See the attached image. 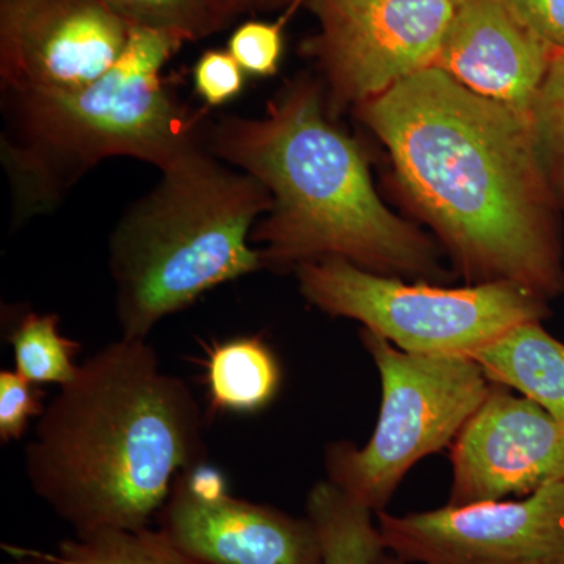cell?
<instances>
[{
	"mask_svg": "<svg viewBox=\"0 0 564 564\" xmlns=\"http://www.w3.org/2000/svg\"><path fill=\"white\" fill-rule=\"evenodd\" d=\"M352 113L381 141L395 191L466 285L564 292L560 206L530 117L432 66Z\"/></svg>",
	"mask_w": 564,
	"mask_h": 564,
	"instance_id": "1",
	"label": "cell"
},
{
	"mask_svg": "<svg viewBox=\"0 0 564 564\" xmlns=\"http://www.w3.org/2000/svg\"><path fill=\"white\" fill-rule=\"evenodd\" d=\"M204 147L265 185L273 207L256 223L262 269L295 272L339 258L381 276L447 285L456 280L432 234L386 206L358 140L334 122L313 74L289 80L262 118L207 121Z\"/></svg>",
	"mask_w": 564,
	"mask_h": 564,
	"instance_id": "2",
	"label": "cell"
},
{
	"mask_svg": "<svg viewBox=\"0 0 564 564\" xmlns=\"http://www.w3.org/2000/svg\"><path fill=\"white\" fill-rule=\"evenodd\" d=\"M204 458L202 410L188 386L163 372L147 340L121 337L46 404L25 475L76 534L144 530L177 477Z\"/></svg>",
	"mask_w": 564,
	"mask_h": 564,
	"instance_id": "3",
	"label": "cell"
},
{
	"mask_svg": "<svg viewBox=\"0 0 564 564\" xmlns=\"http://www.w3.org/2000/svg\"><path fill=\"white\" fill-rule=\"evenodd\" d=\"M184 41L132 28L117 65L76 90H3L2 159L20 212L54 207L104 159L133 158L163 170L204 147V111L188 110L162 77Z\"/></svg>",
	"mask_w": 564,
	"mask_h": 564,
	"instance_id": "4",
	"label": "cell"
},
{
	"mask_svg": "<svg viewBox=\"0 0 564 564\" xmlns=\"http://www.w3.org/2000/svg\"><path fill=\"white\" fill-rule=\"evenodd\" d=\"M162 180L118 223L110 273L122 339L147 340L163 318L203 293L262 270L251 232L273 198L206 147L162 170Z\"/></svg>",
	"mask_w": 564,
	"mask_h": 564,
	"instance_id": "5",
	"label": "cell"
},
{
	"mask_svg": "<svg viewBox=\"0 0 564 564\" xmlns=\"http://www.w3.org/2000/svg\"><path fill=\"white\" fill-rule=\"evenodd\" d=\"M359 339L380 375V415L366 445L334 441L323 463L326 480L378 513L415 464L454 444L491 381L469 356L415 355L366 328Z\"/></svg>",
	"mask_w": 564,
	"mask_h": 564,
	"instance_id": "6",
	"label": "cell"
},
{
	"mask_svg": "<svg viewBox=\"0 0 564 564\" xmlns=\"http://www.w3.org/2000/svg\"><path fill=\"white\" fill-rule=\"evenodd\" d=\"M293 274L311 306L415 355L470 356L551 314L547 300L514 282L452 289L381 276L339 258L302 263Z\"/></svg>",
	"mask_w": 564,
	"mask_h": 564,
	"instance_id": "7",
	"label": "cell"
},
{
	"mask_svg": "<svg viewBox=\"0 0 564 564\" xmlns=\"http://www.w3.org/2000/svg\"><path fill=\"white\" fill-rule=\"evenodd\" d=\"M455 0H306L317 20L302 43L325 88L332 117L432 68Z\"/></svg>",
	"mask_w": 564,
	"mask_h": 564,
	"instance_id": "8",
	"label": "cell"
},
{
	"mask_svg": "<svg viewBox=\"0 0 564 564\" xmlns=\"http://www.w3.org/2000/svg\"><path fill=\"white\" fill-rule=\"evenodd\" d=\"M377 524L406 564H564V481L510 502L378 511Z\"/></svg>",
	"mask_w": 564,
	"mask_h": 564,
	"instance_id": "9",
	"label": "cell"
},
{
	"mask_svg": "<svg viewBox=\"0 0 564 564\" xmlns=\"http://www.w3.org/2000/svg\"><path fill=\"white\" fill-rule=\"evenodd\" d=\"M158 524L188 564H323L306 516L231 496L206 463L177 477Z\"/></svg>",
	"mask_w": 564,
	"mask_h": 564,
	"instance_id": "10",
	"label": "cell"
},
{
	"mask_svg": "<svg viewBox=\"0 0 564 564\" xmlns=\"http://www.w3.org/2000/svg\"><path fill=\"white\" fill-rule=\"evenodd\" d=\"M132 25L102 0H25L0 7L3 90H76L120 61Z\"/></svg>",
	"mask_w": 564,
	"mask_h": 564,
	"instance_id": "11",
	"label": "cell"
},
{
	"mask_svg": "<svg viewBox=\"0 0 564 564\" xmlns=\"http://www.w3.org/2000/svg\"><path fill=\"white\" fill-rule=\"evenodd\" d=\"M447 505L530 496L564 481V425L540 404L491 383L485 402L451 445Z\"/></svg>",
	"mask_w": 564,
	"mask_h": 564,
	"instance_id": "12",
	"label": "cell"
},
{
	"mask_svg": "<svg viewBox=\"0 0 564 564\" xmlns=\"http://www.w3.org/2000/svg\"><path fill=\"white\" fill-rule=\"evenodd\" d=\"M555 52L508 0H455L434 66L477 95L530 115Z\"/></svg>",
	"mask_w": 564,
	"mask_h": 564,
	"instance_id": "13",
	"label": "cell"
},
{
	"mask_svg": "<svg viewBox=\"0 0 564 564\" xmlns=\"http://www.w3.org/2000/svg\"><path fill=\"white\" fill-rule=\"evenodd\" d=\"M491 383L540 404L564 425V344L527 322L469 356Z\"/></svg>",
	"mask_w": 564,
	"mask_h": 564,
	"instance_id": "14",
	"label": "cell"
},
{
	"mask_svg": "<svg viewBox=\"0 0 564 564\" xmlns=\"http://www.w3.org/2000/svg\"><path fill=\"white\" fill-rule=\"evenodd\" d=\"M202 367L210 414H256L280 392V361L261 336L204 345Z\"/></svg>",
	"mask_w": 564,
	"mask_h": 564,
	"instance_id": "15",
	"label": "cell"
},
{
	"mask_svg": "<svg viewBox=\"0 0 564 564\" xmlns=\"http://www.w3.org/2000/svg\"><path fill=\"white\" fill-rule=\"evenodd\" d=\"M373 513L332 481L315 484L307 492L306 518L317 533L323 564H406L386 547Z\"/></svg>",
	"mask_w": 564,
	"mask_h": 564,
	"instance_id": "16",
	"label": "cell"
},
{
	"mask_svg": "<svg viewBox=\"0 0 564 564\" xmlns=\"http://www.w3.org/2000/svg\"><path fill=\"white\" fill-rule=\"evenodd\" d=\"M6 564H188L161 530L104 529L76 534L55 551L2 544Z\"/></svg>",
	"mask_w": 564,
	"mask_h": 564,
	"instance_id": "17",
	"label": "cell"
},
{
	"mask_svg": "<svg viewBox=\"0 0 564 564\" xmlns=\"http://www.w3.org/2000/svg\"><path fill=\"white\" fill-rule=\"evenodd\" d=\"M14 370L36 384L66 386L76 380L80 344L61 333L57 314L28 313L10 333Z\"/></svg>",
	"mask_w": 564,
	"mask_h": 564,
	"instance_id": "18",
	"label": "cell"
},
{
	"mask_svg": "<svg viewBox=\"0 0 564 564\" xmlns=\"http://www.w3.org/2000/svg\"><path fill=\"white\" fill-rule=\"evenodd\" d=\"M132 28L198 41L231 22L218 0H102Z\"/></svg>",
	"mask_w": 564,
	"mask_h": 564,
	"instance_id": "19",
	"label": "cell"
},
{
	"mask_svg": "<svg viewBox=\"0 0 564 564\" xmlns=\"http://www.w3.org/2000/svg\"><path fill=\"white\" fill-rule=\"evenodd\" d=\"M529 117L545 174L564 210V52H555Z\"/></svg>",
	"mask_w": 564,
	"mask_h": 564,
	"instance_id": "20",
	"label": "cell"
},
{
	"mask_svg": "<svg viewBox=\"0 0 564 564\" xmlns=\"http://www.w3.org/2000/svg\"><path fill=\"white\" fill-rule=\"evenodd\" d=\"M300 6L303 3L288 7L278 21H248L234 31L228 41V52L245 73L256 77H270L278 73L284 54V28Z\"/></svg>",
	"mask_w": 564,
	"mask_h": 564,
	"instance_id": "21",
	"label": "cell"
},
{
	"mask_svg": "<svg viewBox=\"0 0 564 564\" xmlns=\"http://www.w3.org/2000/svg\"><path fill=\"white\" fill-rule=\"evenodd\" d=\"M46 392L17 370L0 372V443L20 441L32 419L41 417L46 410Z\"/></svg>",
	"mask_w": 564,
	"mask_h": 564,
	"instance_id": "22",
	"label": "cell"
},
{
	"mask_svg": "<svg viewBox=\"0 0 564 564\" xmlns=\"http://www.w3.org/2000/svg\"><path fill=\"white\" fill-rule=\"evenodd\" d=\"M245 70L228 51H206L193 68L199 98L209 107L231 102L245 87Z\"/></svg>",
	"mask_w": 564,
	"mask_h": 564,
	"instance_id": "23",
	"label": "cell"
},
{
	"mask_svg": "<svg viewBox=\"0 0 564 564\" xmlns=\"http://www.w3.org/2000/svg\"><path fill=\"white\" fill-rule=\"evenodd\" d=\"M516 14L552 50L564 52V0H508Z\"/></svg>",
	"mask_w": 564,
	"mask_h": 564,
	"instance_id": "24",
	"label": "cell"
},
{
	"mask_svg": "<svg viewBox=\"0 0 564 564\" xmlns=\"http://www.w3.org/2000/svg\"><path fill=\"white\" fill-rule=\"evenodd\" d=\"M229 20H236L247 11L258 10V0H218Z\"/></svg>",
	"mask_w": 564,
	"mask_h": 564,
	"instance_id": "25",
	"label": "cell"
},
{
	"mask_svg": "<svg viewBox=\"0 0 564 564\" xmlns=\"http://www.w3.org/2000/svg\"><path fill=\"white\" fill-rule=\"evenodd\" d=\"M299 2L306 3V0H258V10L281 9Z\"/></svg>",
	"mask_w": 564,
	"mask_h": 564,
	"instance_id": "26",
	"label": "cell"
},
{
	"mask_svg": "<svg viewBox=\"0 0 564 564\" xmlns=\"http://www.w3.org/2000/svg\"><path fill=\"white\" fill-rule=\"evenodd\" d=\"M25 2V0H0V7L14 6V3Z\"/></svg>",
	"mask_w": 564,
	"mask_h": 564,
	"instance_id": "27",
	"label": "cell"
}]
</instances>
